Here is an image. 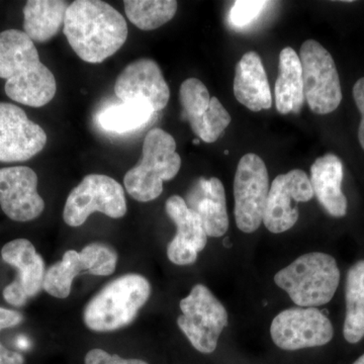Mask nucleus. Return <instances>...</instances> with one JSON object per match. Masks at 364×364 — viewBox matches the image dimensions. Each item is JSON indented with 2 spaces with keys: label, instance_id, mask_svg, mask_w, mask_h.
Here are the masks:
<instances>
[{
  "label": "nucleus",
  "instance_id": "1",
  "mask_svg": "<svg viewBox=\"0 0 364 364\" xmlns=\"http://www.w3.org/2000/svg\"><path fill=\"white\" fill-rule=\"evenodd\" d=\"M64 33L79 58L97 64L123 47L128 25L121 13L107 2L76 0L67 9Z\"/></svg>",
  "mask_w": 364,
  "mask_h": 364
},
{
  "label": "nucleus",
  "instance_id": "2",
  "mask_svg": "<svg viewBox=\"0 0 364 364\" xmlns=\"http://www.w3.org/2000/svg\"><path fill=\"white\" fill-rule=\"evenodd\" d=\"M0 78L6 79L7 97L28 107H44L56 95L54 74L41 62L33 41L21 31L0 33Z\"/></svg>",
  "mask_w": 364,
  "mask_h": 364
},
{
  "label": "nucleus",
  "instance_id": "3",
  "mask_svg": "<svg viewBox=\"0 0 364 364\" xmlns=\"http://www.w3.org/2000/svg\"><path fill=\"white\" fill-rule=\"evenodd\" d=\"M151 294L146 277L128 273L107 284L88 301L83 312L86 327L95 332H112L130 325Z\"/></svg>",
  "mask_w": 364,
  "mask_h": 364
},
{
  "label": "nucleus",
  "instance_id": "4",
  "mask_svg": "<svg viewBox=\"0 0 364 364\" xmlns=\"http://www.w3.org/2000/svg\"><path fill=\"white\" fill-rule=\"evenodd\" d=\"M339 282L336 260L321 252L299 256L274 277L277 286L301 308H316L329 303L338 289Z\"/></svg>",
  "mask_w": 364,
  "mask_h": 364
},
{
  "label": "nucleus",
  "instance_id": "5",
  "mask_svg": "<svg viewBox=\"0 0 364 364\" xmlns=\"http://www.w3.org/2000/svg\"><path fill=\"white\" fill-rule=\"evenodd\" d=\"M181 166L173 136L162 129H153L144 140L142 159L124 176V188L138 202L156 200L162 193L163 182L173 179Z\"/></svg>",
  "mask_w": 364,
  "mask_h": 364
},
{
  "label": "nucleus",
  "instance_id": "6",
  "mask_svg": "<svg viewBox=\"0 0 364 364\" xmlns=\"http://www.w3.org/2000/svg\"><path fill=\"white\" fill-rule=\"evenodd\" d=\"M179 306L182 315L177 318V325L181 331L196 350L213 353L228 325L225 306L203 284L193 287Z\"/></svg>",
  "mask_w": 364,
  "mask_h": 364
},
{
  "label": "nucleus",
  "instance_id": "7",
  "mask_svg": "<svg viewBox=\"0 0 364 364\" xmlns=\"http://www.w3.org/2000/svg\"><path fill=\"white\" fill-rule=\"evenodd\" d=\"M303 69L304 95L311 111L328 114L342 102L341 85L331 54L315 40H308L299 51Z\"/></svg>",
  "mask_w": 364,
  "mask_h": 364
},
{
  "label": "nucleus",
  "instance_id": "8",
  "mask_svg": "<svg viewBox=\"0 0 364 364\" xmlns=\"http://www.w3.org/2000/svg\"><path fill=\"white\" fill-rule=\"evenodd\" d=\"M119 219L127 214L123 186L102 174H90L72 189L67 198L63 219L70 227L82 226L92 213Z\"/></svg>",
  "mask_w": 364,
  "mask_h": 364
},
{
  "label": "nucleus",
  "instance_id": "9",
  "mask_svg": "<svg viewBox=\"0 0 364 364\" xmlns=\"http://www.w3.org/2000/svg\"><path fill=\"white\" fill-rule=\"evenodd\" d=\"M269 189V176L264 161L253 153L244 155L234 178V214L240 231L253 233L259 229Z\"/></svg>",
  "mask_w": 364,
  "mask_h": 364
},
{
  "label": "nucleus",
  "instance_id": "10",
  "mask_svg": "<svg viewBox=\"0 0 364 364\" xmlns=\"http://www.w3.org/2000/svg\"><path fill=\"white\" fill-rule=\"evenodd\" d=\"M272 341L284 350L294 351L329 343L334 335L332 323L316 308H289L273 318Z\"/></svg>",
  "mask_w": 364,
  "mask_h": 364
},
{
  "label": "nucleus",
  "instance_id": "11",
  "mask_svg": "<svg viewBox=\"0 0 364 364\" xmlns=\"http://www.w3.org/2000/svg\"><path fill=\"white\" fill-rule=\"evenodd\" d=\"M314 196L305 171L294 169L273 181L268 193L263 224L274 234L289 231L299 220L298 203L310 202Z\"/></svg>",
  "mask_w": 364,
  "mask_h": 364
},
{
  "label": "nucleus",
  "instance_id": "12",
  "mask_svg": "<svg viewBox=\"0 0 364 364\" xmlns=\"http://www.w3.org/2000/svg\"><path fill=\"white\" fill-rule=\"evenodd\" d=\"M47 135L23 109L0 102V162H23L44 149Z\"/></svg>",
  "mask_w": 364,
  "mask_h": 364
},
{
  "label": "nucleus",
  "instance_id": "13",
  "mask_svg": "<svg viewBox=\"0 0 364 364\" xmlns=\"http://www.w3.org/2000/svg\"><path fill=\"white\" fill-rule=\"evenodd\" d=\"M4 262L18 269V277L4 287V298L9 305H26L28 299L40 293L45 279V262L32 242L16 239L1 249Z\"/></svg>",
  "mask_w": 364,
  "mask_h": 364
},
{
  "label": "nucleus",
  "instance_id": "14",
  "mask_svg": "<svg viewBox=\"0 0 364 364\" xmlns=\"http://www.w3.org/2000/svg\"><path fill=\"white\" fill-rule=\"evenodd\" d=\"M0 205L4 214L16 222L37 219L45 208L38 193V176L30 167L0 168Z\"/></svg>",
  "mask_w": 364,
  "mask_h": 364
},
{
  "label": "nucleus",
  "instance_id": "15",
  "mask_svg": "<svg viewBox=\"0 0 364 364\" xmlns=\"http://www.w3.org/2000/svg\"><path fill=\"white\" fill-rule=\"evenodd\" d=\"M114 93L122 102L145 100L155 112L164 109L170 97L161 69L151 59H139L129 64L117 79Z\"/></svg>",
  "mask_w": 364,
  "mask_h": 364
},
{
  "label": "nucleus",
  "instance_id": "16",
  "mask_svg": "<svg viewBox=\"0 0 364 364\" xmlns=\"http://www.w3.org/2000/svg\"><path fill=\"white\" fill-rule=\"evenodd\" d=\"M165 210L177 228L176 237L167 247L168 259L176 265L193 264L208 242L200 218L189 210L186 200L179 196H170Z\"/></svg>",
  "mask_w": 364,
  "mask_h": 364
},
{
  "label": "nucleus",
  "instance_id": "17",
  "mask_svg": "<svg viewBox=\"0 0 364 364\" xmlns=\"http://www.w3.org/2000/svg\"><path fill=\"white\" fill-rule=\"evenodd\" d=\"M184 200L189 210L200 218L208 236L219 238L226 234L229 229L226 193L219 178L200 177Z\"/></svg>",
  "mask_w": 364,
  "mask_h": 364
},
{
  "label": "nucleus",
  "instance_id": "18",
  "mask_svg": "<svg viewBox=\"0 0 364 364\" xmlns=\"http://www.w3.org/2000/svg\"><path fill=\"white\" fill-rule=\"evenodd\" d=\"M234 95L250 111L260 112L272 107V97L267 72L257 53H246L237 64Z\"/></svg>",
  "mask_w": 364,
  "mask_h": 364
},
{
  "label": "nucleus",
  "instance_id": "19",
  "mask_svg": "<svg viewBox=\"0 0 364 364\" xmlns=\"http://www.w3.org/2000/svg\"><path fill=\"white\" fill-rule=\"evenodd\" d=\"M343 164L336 155L328 153L318 158L311 167V186L314 196L335 218H342L347 213V198L342 191Z\"/></svg>",
  "mask_w": 364,
  "mask_h": 364
},
{
  "label": "nucleus",
  "instance_id": "20",
  "mask_svg": "<svg viewBox=\"0 0 364 364\" xmlns=\"http://www.w3.org/2000/svg\"><path fill=\"white\" fill-rule=\"evenodd\" d=\"M275 105L282 114H299L305 102L303 69L299 55L287 47L279 54V77L275 82Z\"/></svg>",
  "mask_w": 364,
  "mask_h": 364
},
{
  "label": "nucleus",
  "instance_id": "21",
  "mask_svg": "<svg viewBox=\"0 0 364 364\" xmlns=\"http://www.w3.org/2000/svg\"><path fill=\"white\" fill-rule=\"evenodd\" d=\"M69 4L62 0H30L23 7V32L33 42L45 43L64 25Z\"/></svg>",
  "mask_w": 364,
  "mask_h": 364
},
{
  "label": "nucleus",
  "instance_id": "22",
  "mask_svg": "<svg viewBox=\"0 0 364 364\" xmlns=\"http://www.w3.org/2000/svg\"><path fill=\"white\" fill-rule=\"evenodd\" d=\"M345 299L344 338L349 343H358L364 337V260L358 261L349 269Z\"/></svg>",
  "mask_w": 364,
  "mask_h": 364
},
{
  "label": "nucleus",
  "instance_id": "23",
  "mask_svg": "<svg viewBox=\"0 0 364 364\" xmlns=\"http://www.w3.org/2000/svg\"><path fill=\"white\" fill-rule=\"evenodd\" d=\"M152 105L145 100L122 102L107 107L98 114V124L104 130L124 134L139 130L154 116Z\"/></svg>",
  "mask_w": 364,
  "mask_h": 364
},
{
  "label": "nucleus",
  "instance_id": "24",
  "mask_svg": "<svg viewBox=\"0 0 364 364\" xmlns=\"http://www.w3.org/2000/svg\"><path fill=\"white\" fill-rule=\"evenodd\" d=\"M129 21L142 31L156 30L174 18L178 4L174 0H126Z\"/></svg>",
  "mask_w": 364,
  "mask_h": 364
},
{
  "label": "nucleus",
  "instance_id": "25",
  "mask_svg": "<svg viewBox=\"0 0 364 364\" xmlns=\"http://www.w3.org/2000/svg\"><path fill=\"white\" fill-rule=\"evenodd\" d=\"M82 272L85 270L79 252L75 250L66 251L61 261L48 268L43 289L54 298H68L74 279Z\"/></svg>",
  "mask_w": 364,
  "mask_h": 364
},
{
  "label": "nucleus",
  "instance_id": "26",
  "mask_svg": "<svg viewBox=\"0 0 364 364\" xmlns=\"http://www.w3.org/2000/svg\"><path fill=\"white\" fill-rule=\"evenodd\" d=\"M232 117L217 97L210 98V107L202 117L189 119L191 130L205 143H214L231 123Z\"/></svg>",
  "mask_w": 364,
  "mask_h": 364
},
{
  "label": "nucleus",
  "instance_id": "27",
  "mask_svg": "<svg viewBox=\"0 0 364 364\" xmlns=\"http://www.w3.org/2000/svg\"><path fill=\"white\" fill-rule=\"evenodd\" d=\"M83 270L97 277H107L116 270L119 256L114 248L104 243L88 244L79 252Z\"/></svg>",
  "mask_w": 364,
  "mask_h": 364
},
{
  "label": "nucleus",
  "instance_id": "28",
  "mask_svg": "<svg viewBox=\"0 0 364 364\" xmlns=\"http://www.w3.org/2000/svg\"><path fill=\"white\" fill-rule=\"evenodd\" d=\"M182 117L189 121L202 117L210 104V92L198 78H188L182 82L179 90Z\"/></svg>",
  "mask_w": 364,
  "mask_h": 364
},
{
  "label": "nucleus",
  "instance_id": "29",
  "mask_svg": "<svg viewBox=\"0 0 364 364\" xmlns=\"http://www.w3.org/2000/svg\"><path fill=\"white\" fill-rule=\"evenodd\" d=\"M267 1L258 0H241L236 1L229 14V21L234 28H243L257 18L262 9L267 6Z\"/></svg>",
  "mask_w": 364,
  "mask_h": 364
},
{
  "label": "nucleus",
  "instance_id": "30",
  "mask_svg": "<svg viewBox=\"0 0 364 364\" xmlns=\"http://www.w3.org/2000/svg\"><path fill=\"white\" fill-rule=\"evenodd\" d=\"M85 364H148L141 359H126L117 355L109 354L102 349L95 348L88 351L85 355Z\"/></svg>",
  "mask_w": 364,
  "mask_h": 364
},
{
  "label": "nucleus",
  "instance_id": "31",
  "mask_svg": "<svg viewBox=\"0 0 364 364\" xmlns=\"http://www.w3.org/2000/svg\"><path fill=\"white\" fill-rule=\"evenodd\" d=\"M353 98L361 114V121L358 128V140L364 150V77L358 79L353 86Z\"/></svg>",
  "mask_w": 364,
  "mask_h": 364
},
{
  "label": "nucleus",
  "instance_id": "32",
  "mask_svg": "<svg viewBox=\"0 0 364 364\" xmlns=\"http://www.w3.org/2000/svg\"><path fill=\"white\" fill-rule=\"evenodd\" d=\"M23 321V316L16 311L0 306V331L20 325Z\"/></svg>",
  "mask_w": 364,
  "mask_h": 364
},
{
  "label": "nucleus",
  "instance_id": "33",
  "mask_svg": "<svg viewBox=\"0 0 364 364\" xmlns=\"http://www.w3.org/2000/svg\"><path fill=\"white\" fill-rule=\"evenodd\" d=\"M0 364H25V358L0 343Z\"/></svg>",
  "mask_w": 364,
  "mask_h": 364
},
{
  "label": "nucleus",
  "instance_id": "34",
  "mask_svg": "<svg viewBox=\"0 0 364 364\" xmlns=\"http://www.w3.org/2000/svg\"><path fill=\"white\" fill-rule=\"evenodd\" d=\"M353 364H364V354L360 356Z\"/></svg>",
  "mask_w": 364,
  "mask_h": 364
}]
</instances>
